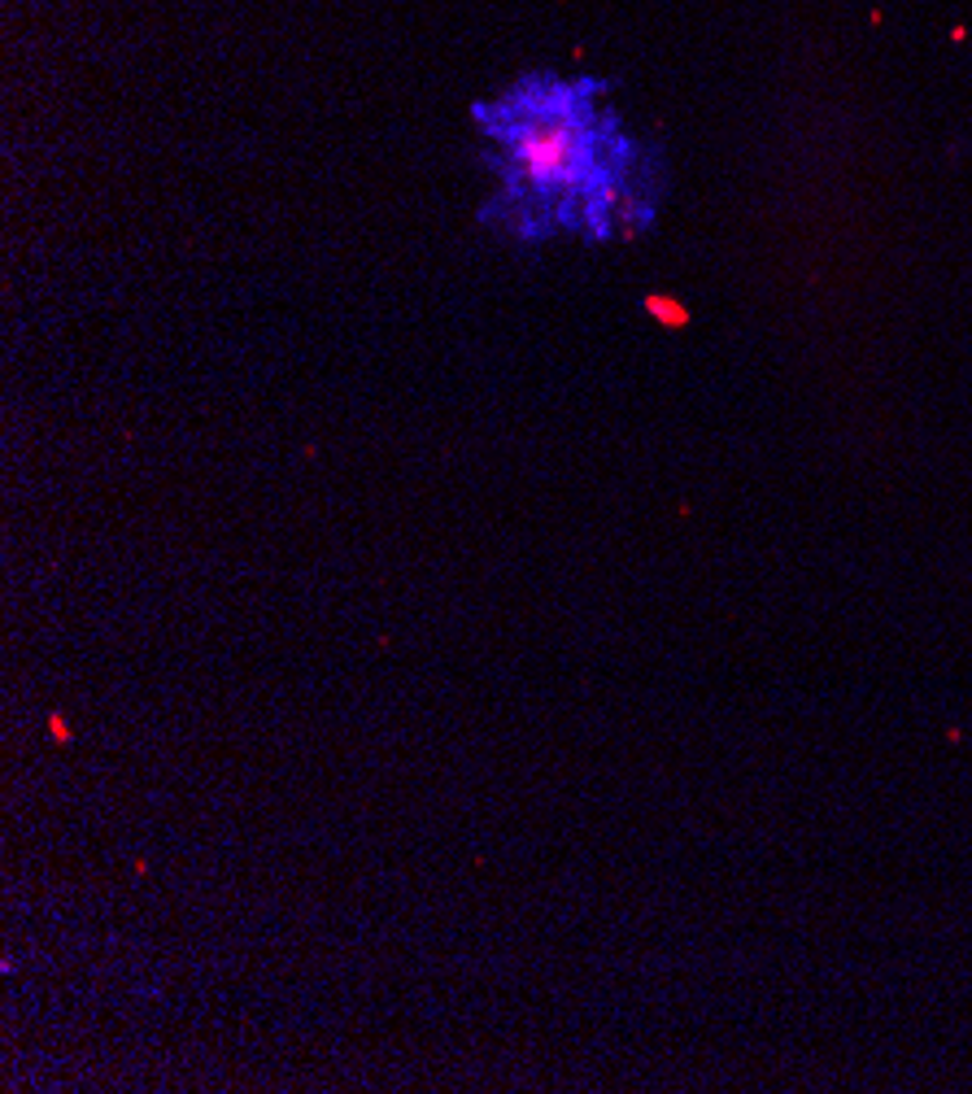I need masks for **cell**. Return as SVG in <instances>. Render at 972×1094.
<instances>
[{
	"label": "cell",
	"instance_id": "cell-1",
	"mask_svg": "<svg viewBox=\"0 0 972 1094\" xmlns=\"http://www.w3.org/2000/svg\"><path fill=\"white\" fill-rule=\"evenodd\" d=\"M506 162H510V188L514 197H536L549 205H576L593 197H615L606 175L593 162V118L589 105L571 100H545V105H519L510 114V127L501 131Z\"/></svg>",
	"mask_w": 972,
	"mask_h": 1094
},
{
	"label": "cell",
	"instance_id": "cell-2",
	"mask_svg": "<svg viewBox=\"0 0 972 1094\" xmlns=\"http://www.w3.org/2000/svg\"><path fill=\"white\" fill-rule=\"evenodd\" d=\"M645 310H650L659 323H667V328H680V323L689 319V314H685L676 301H667V297H650V301H645Z\"/></svg>",
	"mask_w": 972,
	"mask_h": 1094
},
{
	"label": "cell",
	"instance_id": "cell-3",
	"mask_svg": "<svg viewBox=\"0 0 972 1094\" xmlns=\"http://www.w3.org/2000/svg\"><path fill=\"white\" fill-rule=\"evenodd\" d=\"M48 728H52V737H57V741H70V728H66V720H57V715H52V720H48Z\"/></svg>",
	"mask_w": 972,
	"mask_h": 1094
}]
</instances>
